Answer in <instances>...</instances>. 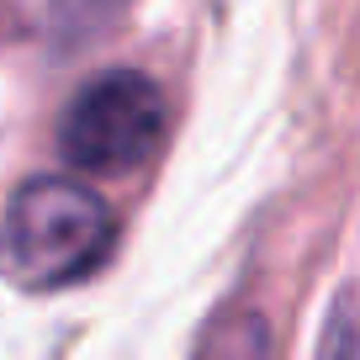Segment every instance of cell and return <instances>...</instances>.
Instances as JSON below:
<instances>
[{
    "instance_id": "cell-1",
    "label": "cell",
    "mask_w": 360,
    "mask_h": 360,
    "mask_svg": "<svg viewBox=\"0 0 360 360\" xmlns=\"http://www.w3.org/2000/svg\"><path fill=\"white\" fill-rule=\"evenodd\" d=\"M117 217L101 196L64 175L22 180L0 212V276L22 292L79 286L106 265Z\"/></svg>"
},
{
    "instance_id": "cell-2",
    "label": "cell",
    "mask_w": 360,
    "mask_h": 360,
    "mask_svg": "<svg viewBox=\"0 0 360 360\" xmlns=\"http://www.w3.org/2000/svg\"><path fill=\"white\" fill-rule=\"evenodd\" d=\"M169 138V96L143 69H112L75 90L58 122V148L75 169L127 175L148 165Z\"/></svg>"
},
{
    "instance_id": "cell-3",
    "label": "cell",
    "mask_w": 360,
    "mask_h": 360,
    "mask_svg": "<svg viewBox=\"0 0 360 360\" xmlns=\"http://www.w3.org/2000/svg\"><path fill=\"white\" fill-rule=\"evenodd\" d=\"M133 0H0V48H79L112 32Z\"/></svg>"
},
{
    "instance_id": "cell-4",
    "label": "cell",
    "mask_w": 360,
    "mask_h": 360,
    "mask_svg": "<svg viewBox=\"0 0 360 360\" xmlns=\"http://www.w3.org/2000/svg\"><path fill=\"white\" fill-rule=\"evenodd\" d=\"M265 355H270V334L259 313H223L196 349V360H265Z\"/></svg>"
},
{
    "instance_id": "cell-5",
    "label": "cell",
    "mask_w": 360,
    "mask_h": 360,
    "mask_svg": "<svg viewBox=\"0 0 360 360\" xmlns=\"http://www.w3.org/2000/svg\"><path fill=\"white\" fill-rule=\"evenodd\" d=\"M318 360H360V313L349 307V297L334 307V318H328Z\"/></svg>"
}]
</instances>
